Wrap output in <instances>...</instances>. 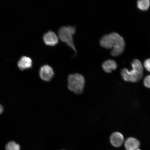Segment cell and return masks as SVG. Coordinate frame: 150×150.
Instances as JSON below:
<instances>
[{
    "instance_id": "obj_6",
    "label": "cell",
    "mask_w": 150,
    "mask_h": 150,
    "mask_svg": "<svg viewBox=\"0 0 150 150\" xmlns=\"http://www.w3.org/2000/svg\"><path fill=\"white\" fill-rule=\"evenodd\" d=\"M43 40L47 45L53 46L59 42V38L54 31H49L45 34Z\"/></svg>"
},
{
    "instance_id": "obj_12",
    "label": "cell",
    "mask_w": 150,
    "mask_h": 150,
    "mask_svg": "<svg viewBox=\"0 0 150 150\" xmlns=\"http://www.w3.org/2000/svg\"><path fill=\"white\" fill-rule=\"evenodd\" d=\"M6 150H20V147L19 144L14 142H8L6 146Z\"/></svg>"
},
{
    "instance_id": "obj_11",
    "label": "cell",
    "mask_w": 150,
    "mask_h": 150,
    "mask_svg": "<svg viewBox=\"0 0 150 150\" xmlns=\"http://www.w3.org/2000/svg\"><path fill=\"white\" fill-rule=\"evenodd\" d=\"M150 6L149 0H141L137 1V7L141 10L145 11L148 10Z\"/></svg>"
},
{
    "instance_id": "obj_14",
    "label": "cell",
    "mask_w": 150,
    "mask_h": 150,
    "mask_svg": "<svg viewBox=\"0 0 150 150\" xmlns=\"http://www.w3.org/2000/svg\"><path fill=\"white\" fill-rule=\"evenodd\" d=\"M144 66L146 70L150 72V59H146L144 61Z\"/></svg>"
},
{
    "instance_id": "obj_5",
    "label": "cell",
    "mask_w": 150,
    "mask_h": 150,
    "mask_svg": "<svg viewBox=\"0 0 150 150\" xmlns=\"http://www.w3.org/2000/svg\"><path fill=\"white\" fill-rule=\"evenodd\" d=\"M54 73L53 69L48 65H43L39 71V75L42 79L45 81H50L53 78Z\"/></svg>"
},
{
    "instance_id": "obj_9",
    "label": "cell",
    "mask_w": 150,
    "mask_h": 150,
    "mask_svg": "<svg viewBox=\"0 0 150 150\" xmlns=\"http://www.w3.org/2000/svg\"><path fill=\"white\" fill-rule=\"evenodd\" d=\"M32 64V61L30 58L24 56L18 62V66L21 70H23L31 68Z\"/></svg>"
},
{
    "instance_id": "obj_16",
    "label": "cell",
    "mask_w": 150,
    "mask_h": 150,
    "mask_svg": "<svg viewBox=\"0 0 150 150\" xmlns=\"http://www.w3.org/2000/svg\"><path fill=\"white\" fill-rule=\"evenodd\" d=\"M137 150H140V149H137Z\"/></svg>"
},
{
    "instance_id": "obj_3",
    "label": "cell",
    "mask_w": 150,
    "mask_h": 150,
    "mask_svg": "<svg viewBox=\"0 0 150 150\" xmlns=\"http://www.w3.org/2000/svg\"><path fill=\"white\" fill-rule=\"evenodd\" d=\"M76 31V28L75 26H62L59 29L58 33L59 38L62 42L66 43L76 52V50L74 45L73 36Z\"/></svg>"
},
{
    "instance_id": "obj_2",
    "label": "cell",
    "mask_w": 150,
    "mask_h": 150,
    "mask_svg": "<svg viewBox=\"0 0 150 150\" xmlns=\"http://www.w3.org/2000/svg\"><path fill=\"white\" fill-rule=\"evenodd\" d=\"M110 40V49L112 48L110 52L114 56H117L122 53L125 50V43L124 39L119 34L112 33L109 34Z\"/></svg>"
},
{
    "instance_id": "obj_15",
    "label": "cell",
    "mask_w": 150,
    "mask_h": 150,
    "mask_svg": "<svg viewBox=\"0 0 150 150\" xmlns=\"http://www.w3.org/2000/svg\"><path fill=\"white\" fill-rule=\"evenodd\" d=\"M3 106L1 105H0V114L2 113V112H3Z\"/></svg>"
},
{
    "instance_id": "obj_7",
    "label": "cell",
    "mask_w": 150,
    "mask_h": 150,
    "mask_svg": "<svg viewBox=\"0 0 150 150\" xmlns=\"http://www.w3.org/2000/svg\"><path fill=\"white\" fill-rule=\"evenodd\" d=\"M110 143L116 147H120L124 142V137L121 133L115 132L112 134L110 138Z\"/></svg>"
},
{
    "instance_id": "obj_10",
    "label": "cell",
    "mask_w": 150,
    "mask_h": 150,
    "mask_svg": "<svg viewBox=\"0 0 150 150\" xmlns=\"http://www.w3.org/2000/svg\"><path fill=\"white\" fill-rule=\"evenodd\" d=\"M102 67L105 72L110 73L117 68V64L113 60L108 59L103 63Z\"/></svg>"
},
{
    "instance_id": "obj_4",
    "label": "cell",
    "mask_w": 150,
    "mask_h": 150,
    "mask_svg": "<svg viewBox=\"0 0 150 150\" xmlns=\"http://www.w3.org/2000/svg\"><path fill=\"white\" fill-rule=\"evenodd\" d=\"M67 80L69 90L76 94L82 92L85 84V79L82 75L77 73L69 75Z\"/></svg>"
},
{
    "instance_id": "obj_8",
    "label": "cell",
    "mask_w": 150,
    "mask_h": 150,
    "mask_svg": "<svg viewBox=\"0 0 150 150\" xmlns=\"http://www.w3.org/2000/svg\"><path fill=\"white\" fill-rule=\"evenodd\" d=\"M125 145L126 150H137L139 149L140 143L136 138L130 137L125 140Z\"/></svg>"
},
{
    "instance_id": "obj_1",
    "label": "cell",
    "mask_w": 150,
    "mask_h": 150,
    "mask_svg": "<svg viewBox=\"0 0 150 150\" xmlns=\"http://www.w3.org/2000/svg\"><path fill=\"white\" fill-rule=\"evenodd\" d=\"M132 69L129 70L126 68L122 69L121 75L125 81L132 82H137L141 79L143 75V67L141 62L134 59L131 63Z\"/></svg>"
},
{
    "instance_id": "obj_13",
    "label": "cell",
    "mask_w": 150,
    "mask_h": 150,
    "mask_svg": "<svg viewBox=\"0 0 150 150\" xmlns=\"http://www.w3.org/2000/svg\"><path fill=\"white\" fill-rule=\"evenodd\" d=\"M144 84L146 87L150 88V75H148L144 78Z\"/></svg>"
}]
</instances>
